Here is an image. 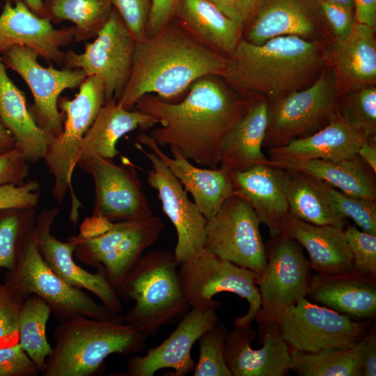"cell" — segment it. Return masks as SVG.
<instances>
[{
	"mask_svg": "<svg viewBox=\"0 0 376 376\" xmlns=\"http://www.w3.org/2000/svg\"><path fill=\"white\" fill-rule=\"evenodd\" d=\"M249 104L250 98L221 76L210 75L195 81L178 102L146 94L134 108L158 120L159 126L149 135L159 147H175L189 161L214 169L219 166L225 138Z\"/></svg>",
	"mask_w": 376,
	"mask_h": 376,
	"instance_id": "1",
	"label": "cell"
},
{
	"mask_svg": "<svg viewBox=\"0 0 376 376\" xmlns=\"http://www.w3.org/2000/svg\"><path fill=\"white\" fill-rule=\"evenodd\" d=\"M226 66V57L173 19L154 36L136 41L130 77L117 103L133 109L146 94L178 102L195 81L210 75L222 77Z\"/></svg>",
	"mask_w": 376,
	"mask_h": 376,
	"instance_id": "2",
	"label": "cell"
},
{
	"mask_svg": "<svg viewBox=\"0 0 376 376\" xmlns=\"http://www.w3.org/2000/svg\"><path fill=\"white\" fill-rule=\"evenodd\" d=\"M324 61L313 40L284 36L254 45L242 38L226 57L222 77L240 94L262 96L270 103L308 86Z\"/></svg>",
	"mask_w": 376,
	"mask_h": 376,
	"instance_id": "3",
	"label": "cell"
},
{
	"mask_svg": "<svg viewBox=\"0 0 376 376\" xmlns=\"http://www.w3.org/2000/svg\"><path fill=\"white\" fill-rule=\"evenodd\" d=\"M54 347L44 376H91L112 354L133 355L143 350L147 336L123 320L77 316L59 322L52 333Z\"/></svg>",
	"mask_w": 376,
	"mask_h": 376,
	"instance_id": "4",
	"label": "cell"
},
{
	"mask_svg": "<svg viewBox=\"0 0 376 376\" xmlns=\"http://www.w3.org/2000/svg\"><path fill=\"white\" fill-rule=\"evenodd\" d=\"M173 252L160 249L143 255L123 279L117 293L134 306L124 322L147 338L180 320L190 309L182 290Z\"/></svg>",
	"mask_w": 376,
	"mask_h": 376,
	"instance_id": "5",
	"label": "cell"
},
{
	"mask_svg": "<svg viewBox=\"0 0 376 376\" xmlns=\"http://www.w3.org/2000/svg\"><path fill=\"white\" fill-rule=\"evenodd\" d=\"M5 282L26 297L34 295L42 298L58 322L77 316L124 321V315L113 313L97 303L82 289L69 285L51 269L39 252L33 228L24 240L16 264L8 270Z\"/></svg>",
	"mask_w": 376,
	"mask_h": 376,
	"instance_id": "6",
	"label": "cell"
},
{
	"mask_svg": "<svg viewBox=\"0 0 376 376\" xmlns=\"http://www.w3.org/2000/svg\"><path fill=\"white\" fill-rule=\"evenodd\" d=\"M179 266L182 290L191 308L217 310L221 303L213 297L228 292L245 299L249 304L246 314L234 320V327L250 326L255 321L261 306L259 274L222 260L205 249Z\"/></svg>",
	"mask_w": 376,
	"mask_h": 376,
	"instance_id": "7",
	"label": "cell"
},
{
	"mask_svg": "<svg viewBox=\"0 0 376 376\" xmlns=\"http://www.w3.org/2000/svg\"><path fill=\"white\" fill-rule=\"evenodd\" d=\"M340 95L333 73L328 69L310 86L269 102L263 148L284 146L325 127L338 111Z\"/></svg>",
	"mask_w": 376,
	"mask_h": 376,
	"instance_id": "8",
	"label": "cell"
},
{
	"mask_svg": "<svg viewBox=\"0 0 376 376\" xmlns=\"http://www.w3.org/2000/svg\"><path fill=\"white\" fill-rule=\"evenodd\" d=\"M104 103L103 84L95 76L84 79L74 98L58 100V108L65 115L63 131L52 139L43 159L54 176L52 196L58 204L64 201L69 190L72 193V174L81 142Z\"/></svg>",
	"mask_w": 376,
	"mask_h": 376,
	"instance_id": "9",
	"label": "cell"
},
{
	"mask_svg": "<svg viewBox=\"0 0 376 376\" xmlns=\"http://www.w3.org/2000/svg\"><path fill=\"white\" fill-rule=\"evenodd\" d=\"M164 224L157 216L114 223L102 235L93 238L71 236L73 255L82 263L102 268L118 288L143 251L159 237Z\"/></svg>",
	"mask_w": 376,
	"mask_h": 376,
	"instance_id": "10",
	"label": "cell"
},
{
	"mask_svg": "<svg viewBox=\"0 0 376 376\" xmlns=\"http://www.w3.org/2000/svg\"><path fill=\"white\" fill-rule=\"evenodd\" d=\"M136 40L113 7L97 36L86 42L77 53L69 48L64 54L63 68L80 69L87 77H98L104 87L105 102L118 100L131 72Z\"/></svg>",
	"mask_w": 376,
	"mask_h": 376,
	"instance_id": "11",
	"label": "cell"
},
{
	"mask_svg": "<svg viewBox=\"0 0 376 376\" xmlns=\"http://www.w3.org/2000/svg\"><path fill=\"white\" fill-rule=\"evenodd\" d=\"M282 338L291 350L313 352L327 347H352L372 327L370 320H356L306 297L276 319Z\"/></svg>",
	"mask_w": 376,
	"mask_h": 376,
	"instance_id": "12",
	"label": "cell"
},
{
	"mask_svg": "<svg viewBox=\"0 0 376 376\" xmlns=\"http://www.w3.org/2000/svg\"><path fill=\"white\" fill-rule=\"evenodd\" d=\"M267 262L258 286L261 306L256 320L274 319L308 295L311 267L301 245L285 233L265 244Z\"/></svg>",
	"mask_w": 376,
	"mask_h": 376,
	"instance_id": "13",
	"label": "cell"
},
{
	"mask_svg": "<svg viewBox=\"0 0 376 376\" xmlns=\"http://www.w3.org/2000/svg\"><path fill=\"white\" fill-rule=\"evenodd\" d=\"M260 224L253 209L242 198L232 195L207 220L204 249L260 274L267 258Z\"/></svg>",
	"mask_w": 376,
	"mask_h": 376,
	"instance_id": "14",
	"label": "cell"
},
{
	"mask_svg": "<svg viewBox=\"0 0 376 376\" xmlns=\"http://www.w3.org/2000/svg\"><path fill=\"white\" fill-rule=\"evenodd\" d=\"M38 57L36 51L24 46H15L1 56L6 67L17 73L29 88L34 100L31 113L53 139L63 128L65 115L58 105L61 94L66 89L79 88L87 76L80 69L44 67Z\"/></svg>",
	"mask_w": 376,
	"mask_h": 376,
	"instance_id": "15",
	"label": "cell"
},
{
	"mask_svg": "<svg viewBox=\"0 0 376 376\" xmlns=\"http://www.w3.org/2000/svg\"><path fill=\"white\" fill-rule=\"evenodd\" d=\"M77 166L91 174L95 184L92 215L114 224L152 217V211L143 191L136 168L125 160L119 164L112 159L93 157Z\"/></svg>",
	"mask_w": 376,
	"mask_h": 376,
	"instance_id": "16",
	"label": "cell"
},
{
	"mask_svg": "<svg viewBox=\"0 0 376 376\" xmlns=\"http://www.w3.org/2000/svg\"><path fill=\"white\" fill-rule=\"evenodd\" d=\"M251 325L235 327L224 345V359L232 376H283L290 370L291 349L282 338L274 319L255 320Z\"/></svg>",
	"mask_w": 376,
	"mask_h": 376,
	"instance_id": "17",
	"label": "cell"
},
{
	"mask_svg": "<svg viewBox=\"0 0 376 376\" xmlns=\"http://www.w3.org/2000/svg\"><path fill=\"white\" fill-rule=\"evenodd\" d=\"M134 146L151 163L147 182L157 191L163 212L175 228L177 242L173 254L180 265L204 249L207 219L166 165L139 143L136 142Z\"/></svg>",
	"mask_w": 376,
	"mask_h": 376,
	"instance_id": "18",
	"label": "cell"
},
{
	"mask_svg": "<svg viewBox=\"0 0 376 376\" xmlns=\"http://www.w3.org/2000/svg\"><path fill=\"white\" fill-rule=\"evenodd\" d=\"M60 213L57 207L43 210L36 218L33 237L39 252L51 269L69 285L90 291L111 311L121 313L123 306L117 290L102 268L95 273L79 266L73 259L74 246L52 235Z\"/></svg>",
	"mask_w": 376,
	"mask_h": 376,
	"instance_id": "19",
	"label": "cell"
},
{
	"mask_svg": "<svg viewBox=\"0 0 376 376\" xmlns=\"http://www.w3.org/2000/svg\"><path fill=\"white\" fill-rule=\"evenodd\" d=\"M217 310L191 308L180 319L175 329L159 345L143 356H133L127 361L126 376H152L163 368H172L171 376L193 373L196 363L191 350L199 337L219 322Z\"/></svg>",
	"mask_w": 376,
	"mask_h": 376,
	"instance_id": "20",
	"label": "cell"
},
{
	"mask_svg": "<svg viewBox=\"0 0 376 376\" xmlns=\"http://www.w3.org/2000/svg\"><path fill=\"white\" fill-rule=\"evenodd\" d=\"M74 32L73 26L54 27L20 0L5 1L0 14V56L15 46H24L45 61L63 66L65 52L61 48L75 42Z\"/></svg>",
	"mask_w": 376,
	"mask_h": 376,
	"instance_id": "21",
	"label": "cell"
},
{
	"mask_svg": "<svg viewBox=\"0 0 376 376\" xmlns=\"http://www.w3.org/2000/svg\"><path fill=\"white\" fill-rule=\"evenodd\" d=\"M233 195L244 200L271 237L284 233L291 214L286 197L285 170L259 164L231 173Z\"/></svg>",
	"mask_w": 376,
	"mask_h": 376,
	"instance_id": "22",
	"label": "cell"
},
{
	"mask_svg": "<svg viewBox=\"0 0 376 376\" xmlns=\"http://www.w3.org/2000/svg\"><path fill=\"white\" fill-rule=\"evenodd\" d=\"M136 142L148 148L179 180L189 193L201 212L208 220L219 211L225 201L233 195L230 174L218 167H197L175 147H170L173 157L165 154L151 136L138 135Z\"/></svg>",
	"mask_w": 376,
	"mask_h": 376,
	"instance_id": "23",
	"label": "cell"
},
{
	"mask_svg": "<svg viewBox=\"0 0 376 376\" xmlns=\"http://www.w3.org/2000/svg\"><path fill=\"white\" fill-rule=\"evenodd\" d=\"M367 137L346 123L339 112L328 125L279 148L268 149L272 165L281 166L314 159L340 161L353 157Z\"/></svg>",
	"mask_w": 376,
	"mask_h": 376,
	"instance_id": "24",
	"label": "cell"
},
{
	"mask_svg": "<svg viewBox=\"0 0 376 376\" xmlns=\"http://www.w3.org/2000/svg\"><path fill=\"white\" fill-rule=\"evenodd\" d=\"M329 69L339 93H345L376 82V40L375 29L355 22L351 33L336 38L329 51Z\"/></svg>",
	"mask_w": 376,
	"mask_h": 376,
	"instance_id": "25",
	"label": "cell"
},
{
	"mask_svg": "<svg viewBox=\"0 0 376 376\" xmlns=\"http://www.w3.org/2000/svg\"><path fill=\"white\" fill-rule=\"evenodd\" d=\"M319 27L311 0H263L242 38L254 45L284 36L312 40Z\"/></svg>",
	"mask_w": 376,
	"mask_h": 376,
	"instance_id": "26",
	"label": "cell"
},
{
	"mask_svg": "<svg viewBox=\"0 0 376 376\" xmlns=\"http://www.w3.org/2000/svg\"><path fill=\"white\" fill-rule=\"evenodd\" d=\"M307 297L353 320H372L376 315V276L357 272L312 275Z\"/></svg>",
	"mask_w": 376,
	"mask_h": 376,
	"instance_id": "27",
	"label": "cell"
},
{
	"mask_svg": "<svg viewBox=\"0 0 376 376\" xmlns=\"http://www.w3.org/2000/svg\"><path fill=\"white\" fill-rule=\"evenodd\" d=\"M0 122L13 137L14 148L29 164L44 159L52 138L35 120L24 93L8 76L1 56Z\"/></svg>",
	"mask_w": 376,
	"mask_h": 376,
	"instance_id": "28",
	"label": "cell"
},
{
	"mask_svg": "<svg viewBox=\"0 0 376 376\" xmlns=\"http://www.w3.org/2000/svg\"><path fill=\"white\" fill-rule=\"evenodd\" d=\"M267 100L250 97L246 113L225 138L221 150L219 168L231 173L259 164L272 165L262 151L268 122Z\"/></svg>",
	"mask_w": 376,
	"mask_h": 376,
	"instance_id": "29",
	"label": "cell"
},
{
	"mask_svg": "<svg viewBox=\"0 0 376 376\" xmlns=\"http://www.w3.org/2000/svg\"><path fill=\"white\" fill-rule=\"evenodd\" d=\"M284 233L307 251L311 269L316 274L333 276L354 272L345 229L315 225L291 215Z\"/></svg>",
	"mask_w": 376,
	"mask_h": 376,
	"instance_id": "30",
	"label": "cell"
},
{
	"mask_svg": "<svg viewBox=\"0 0 376 376\" xmlns=\"http://www.w3.org/2000/svg\"><path fill=\"white\" fill-rule=\"evenodd\" d=\"M157 124L155 118L136 109H126L116 99H111L102 107L85 134L78 162L95 156L113 159L119 153L117 143L124 135L137 128L146 130Z\"/></svg>",
	"mask_w": 376,
	"mask_h": 376,
	"instance_id": "31",
	"label": "cell"
},
{
	"mask_svg": "<svg viewBox=\"0 0 376 376\" xmlns=\"http://www.w3.org/2000/svg\"><path fill=\"white\" fill-rule=\"evenodd\" d=\"M173 19L200 42L225 57L242 38V29L208 0H179Z\"/></svg>",
	"mask_w": 376,
	"mask_h": 376,
	"instance_id": "32",
	"label": "cell"
},
{
	"mask_svg": "<svg viewBox=\"0 0 376 376\" xmlns=\"http://www.w3.org/2000/svg\"><path fill=\"white\" fill-rule=\"evenodd\" d=\"M279 168L301 171L347 195L376 201V173L358 155L336 162L314 159Z\"/></svg>",
	"mask_w": 376,
	"mask_h": 376,
	"instance_id": "33",
	"label": "cell"
},
{
	"mask_svg": "<svg viewBox=\"0 0 376 376\" xmlns=\"http://www.w3.org/2000/svg\"><path fill=\"white\" fill-rule=\"evenodd\" d=\"M285 170V191L290 214L315 225L345 229L348 219L339 215L315 185L311 175L299 170Z\"/></svg>",
	"mask_w": 376,
	"mask_h": 376,
	"instance_id": "34",
	"label": "cell"
},
{
	"mask_svg": "<svg viewBox=\"0 0 376 376\" xmlns=\"http://www.w3.org/2000/svg\"><path fill=\"white\" fill-rule=\"evenodd\" d=\"M111 0H45L42 17L52 24H74L75 42L95 38L112 10Z\"/></svg>",
	"mask_w": 376,
	"mask_h": 376,
	"instance_id": "35",
	"label": "cell"
},
{
	"mask_svg": "<svg viewBox=\"0 0 376 376\" xmlns=\"http://www.w3.org/2000/svg\"><path fill=\"white\" fill-rule=\"evenodd\" d=\"M290 370L299 376H362L354 347H327L308 352L291 350Z\"/></svg>",
	"mask_w": 376,
	"mask_h": 376,
	"instance_id": "36",
	"label": "cell"
},
{
	"mask_svg": "<svg viewBox=\"0 0 376 376\" xmlns=\"http://www.w3.org/2000/svg\"><path fill=\"white\" fill-rule=\"evenodd\" d=\"M52 310L37 295L28 296L23 304L19 321V343L40 373L52 351L46 336V327Z\"/></svg>",
	"mask_w": 376,
	"mask_h": 376,
	"instance_id": "37",
	"label": "cell"
},
{
	"mask_svg": "<svg viewBox=\"0 0 376 376\" xmlns=\"http://www.w3.org/2000/svg\"><path fill=\"white\" fill-rule=\"evenodd\" d=\"M36 209L0 210V268L15 267L23 241L34 227Z\"/></svg>",
	"mask_w": 376,
	"mask_h": 376,
	"instance_id": "38",
	"label": "cell"
},
{
	"mask_svg": "<svg viewBox=\"0 0 376 376\" xmlns=\"http://www.w3.org/2000/svg\"><path fill=\"white\" fill-rule=\"evenodd\" d=\"M313 178L320 193L339 215L351 219L361 230L376 235V201L347 195L324 181Z\"/></svg>",
	"mask_w": 376,
	"mask_h": 376,
	"instance_id": "39",
	"label": "cell"
},
{
	"mask_svg": "<svg viewBox=\"0 0 376 376\" xmlns=\"http://www.w3.org/2000/svg\"><path fill=\"white\" fill-rule=\"evenodd\" d=\"M338 112L366 137L376 134V88L363 87L340 95Z\"/></svg>",
	"mask_w": 376,
	"mask_h": 376,
	"instance_id": "40",
	"label": "cell"
},
{
	"mask_svg": "<svg viewBox=\"0 0 376 376\" xmlns=\"http://www.w3.org/2000/svg\"><path fill=\"white\" fill-rule=\"evenodd\" d=\"M228 329L224 322H218L198 338L199 356L194 376H232L224 359V345Z\"/></svg>",
	"mask_w": 376,
	"mask_h": 376,
	"instance_id": "41",
	"label": "cell"
},
{
	"mask_svg": "<svg viewBox=\"0 0 376 376\" xmlns=\"http://www.w3.org/2000/svg\"><path fill=\"white\" fill-rule=\"evenodd\" d=\"M26 297L8 283L0 285V348L19 343V321Z\"/></svg>",
	"mask_w": 376,
	"mask_h": 376,
	"instance_id": "42",
	"label": "cell"
},
{
	"mask_svg": "<svg viewBox=\"0 0 376 376\" xmlns=\"http://www.w3.org/2000/svg\"><path fill=\"white\" fill-rule=\"evenodd\" d=\"M345 235L352 256L354 272L376 276V235L349 225Z\"/></svg>",
	"mask_w": 376,
	"mask_h": 376,
	"instance_id": "43",
	"label": "cell"
},
{
	"mask_svg": "<svg viewBox=\"0 0 376 376\" xmlns=\"http://www.w3.org/2000/svg\"><path fill=\"white\" fill-rule=\"evenodd\" d=\"M152 0H111L113 7L118 13L136 41L146 38V26Z\"/></svg>",
	"mask_w": 376,
	"mask_h": 376,
	"instance_id": "44",
	"label": "cell"
},
{
	"mask_svg": "<svg viewBox=\"0 0 376 376\" xmlns=\"http://www.w3.org/2000/svg\"><path fill=\"white\" fill-rule=\"evenodd\" d=\"M40 185L36 180H26L21 185L7 184L0 186V210L38 207Z\"/></svg>",
	"mask_w": 376,
	"mask_h": 376,
	"instance_id": "45",
	"label": "cell"
},
{
	"mask_svg": "<svg viewBox=\"0 0 376 376\" xmlns=\"http://www.w3.org/2000/svg\"><path fill=\"white\" fill-rule=\"evenodd\" d=\"M40 373L19 343L0 348V376H38Z\"/></svg>",
	"mask_w": 376,
	"mask_h": 376,
	"instance_id": "46",
	"label": "cell"
},
{
	"mask_svg": "<svg viewBox=\"0 0 376 376\" xmlns=\"http://www.w3.org/2000/svg\"><path fill=\"white\" fill-rule=\"evenodd\" d=\"M29 163L15 148L0 155V186L21 185L29 175Z\"/></svg>",
	"mask_w": 376,
	"mask_h": 376,
	"instance_id": "47",
	"label": "cell"
},
{
	"mask_svg": "<svg viewBox=\"0 0 376 376\" xmlns=\"http://www.w3.org/2000/svg\"><path fill=\"white\" fill-rule=\"evenodd\" d=\"M242 31L252 20L263 0H208Z\"/></svg>",
	"mask_w": 376,
	"mask_h": 376,
	"instance_id": "48",
	"label": "cell"
},
{
	"mask_svg": "<svg viewBox=\"0 0 376 376\" xmlns=\"http://www.w3.org/2000/svg\"><path fill=\"white\" fill-rule=\"evenodd\" d=\"M320 4L336 38H344L348 36L356 22L354 10L326 2H320Z\"/></svg>",
	"mask_w": 376,
	"mask_h": 376,
	"instance_id": "49",
	"label": "cell"
},
{
	"mask_svg": "<svg viewBox=\"0 0 376 376\" xmlns=\"http://www.w3.org/2000/svg\"><path fill=\"white\" fill-rule=\"evenodd\" d=\"M179 0H152L146 26V37L159 32L173 19Z\"/></svg>",
	"mask_w": 376,
	"mask_h": 376,
	"instance_id": "50",
	"label": "cell"
},
{
	"mask_svg": "<svg viewBox=\"0 0 376 376\" xmlns=\"http://www.w3.org/2000/svg\"><path fill=\"white\" fill-rule=\"evenodd\" d=\"M359 352L362 376L376 375V329L372 327L353 346Z\"/></svg>",
	"mask_w": 376,
	"mask_h": 376,
	"instance_id": "51",
	"label": "cell"
},
{
	"mask_svg": "<svg viewBox=\"0 0 376 376\" xmlns=\"http://www.w3.org/2000/svg\"><path fill=\"white\" fill-rule=\"evenodd\" d=\"M113 225L105 218L91 215L86 218L79 228V235L83 238H93L107 231Z\"/></svg>",
	"mask_w": 376,
	"mask_h": 376,
	"instance_id": "52",
	"label": "cell"
},
{
	"mask_svg": "<svg viewBox=\"0 0 376 376\" xmlns=\"http://www.w3.org/2000/svg\"><path fill=\"white\" fill-rule=\"evenodd\" d=\"M355 22L375 29L376 0H354Z\"/></svg>",
	"mask_w": 376,
	"mask_h": 376,
	"instance_id": "53",
	"label": "cell"
},
{
	"mask_svg": "<svg viewBox=\"0 0 376 376\" xmlns=\"http://www.w3.org/2000/svg\"><path fill=\"white\" fill-rule=\"evenodd\" d=\"M357 155L376 173V137H367L359 148Z\"/></svg>",
	"mask_w": 376,
	"mask_h": 376,
	"instance_id": "54",
	"label": "cell"
},
{
	"mask_svg": "<svg viewBox=\"0 0 376 376\" xmlns=\"http://www.w3.org/2000/svg\"><path fill=\"white\" fill-rule=\"evenodd\" d=\"M15 148V140L10 132L0 122V155L13 150Z\"/></svg>",
	"mask_w": 376,
	"mask_h": 376,
	"instance_id": "55",
	"label": "cell"
},
{
	"mask_svg": "<svg viewBox=\"0 0 376 376\" xmlns=\"http://www.w3.org/2000/svg\"><path fill=\"white\" fill-rule=\"evenodd\" d=\"M4 1H9L13 3L17 0H3ZM24 2L26 6L36 15L42 17L43 13V0H20Z\"/></svg>",
	"mask_w": 376,
	"mask_h": 376,
	"instance_id": "56",
	"label": "cell"
},
{
	"mask_svg": "<svg viewBox=\"0 0 376 376\" xmlns=\"http://www.w3.org/2000/svg\"><path fill=\"white\" fill-rule=\"evenodd\" d=\"M319 2H326L329 3L339 5L354 10V0H319Z\"/></svg>",
	"mask_w": 376,
	"mask_h": 376,
	"instance_id": "57",
	"label": "cell"
},
{
	"mask_svg": "<svg viewBox=\"0 0 376 376\" xmlns=\"http://www.w3.org/2000/svg\"><path fill=\"white\" fill-rule=\"evenodd\" d=\"M2 1H3V0H0V6H1V4Z\"/></svg>",
	"mask_w": 376,
	"mask_h": 376,
	"instance_id": "58",
	"label": "cell"
}]
</instances>
